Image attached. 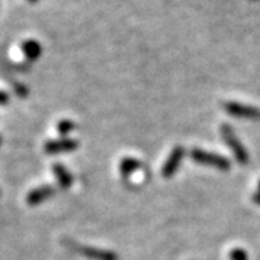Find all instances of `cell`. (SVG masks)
Wrapping results in <instances>:
<instances>
[{
    "instance_id": "cell-17",
    "label": "cell",
    "mask_w": 260,
    "mask_h": 260,
    "mask_svg": "<svg viewBox=\"0 0 260 260\" xmlns=\"http://www.w3.org/2000/svg\"><path fill=\"white\" fill-rule=\"evenodd\" d=\"M0 143H2V138H0Z\"/></svg>"
},
{
    "instance_id": "cell-9",
    "label": "cell",
    "mask_w": 260,
    "mask_h": 260,
    "mask_svg": "<svg viewBox=\"0 0 260 260\" xmlns=\"http://www.w3.org/2000/svg\"><path fill=\"white\" fill-rule=\"evenodd\" d=\"M22 51H23V54H25V56H26L28 59L34 61V59H37L38 56L41 55V52H42V47L38 44L37 41L29 39V41H25V42H23V45H22Z\"/></svg>"
},
{
    "instance_id": "cell-11",
    "label": "cell",
    "mask_w": 260,
    "mask_h": 260,
    "mask_svg": "<svg viewBox=\"0 0 260 260\" xmlns=\"http://www.w3.org/2000/svg\"><path fill=\"white\" fill-rule=\"evenodd\" d=\"M73 129H75L74 121L71 120H61L58 123V132L62 135V136H67L70 132Z\"/></svg>"
},
{
    "instance_id": "cell-16",
    "label": "cell",
    "mask_w": 260,
    "mask_h": 260,
    "mask_svg": "<svg viewBox=\"0 0 260 260\" xmlns=\"http://www.w3.org/2000/svg\"><path fill=\"white\" fill-rule=\"evenodd\" d=\"M259 192H260V182H259Z\"/></svg>"
},
{
    "instance_id": "cell-2",
    "label": "cell",
    "mask_w": 260,
    "mask_h": 260,
    "mask_svg": "<svg viewBox=\"0 0 260 260\" xmlns=\"http://www.w3.org/2000/svg\"><path fill=\"white\" fill-rule=\"evenodd\" d=\"M221 136H223L224 142L229 145V148L233 150L236 159H237L242 165L249 164V153L246 152V149H244V146L242 145V142L237 139L236 133L233 132V129L229 124H223V126H221Z\"/></svg>"
},
{
    "instance_id": "cell-14",
    "label": "cell",
    "mask_w": 260,
    "mask_h": 260,
    "mask_svg": "<svg viewBox=\"0 0 260 260\" xmlns=\"http://www.w3.org/2000/svg\"><path fill=\"white\" fill-rule=\"evenodd\" d=\"M253 200H254L257 204H260V192H257V194L254 195V197H253Z\"/></svg>"
},
{
    "instance_id": "cell-15",
    "label": "cell",
    "mask_w": 260,
    "mask_h": 260,
    "mask_svg": "<svg viewBox=\"0 0 260 260\" xmlns=\"http://www.w3.org/2000/svg\"><path fill=\"white\" fill-rule=\"evenodd\" d=\"M29 2H34V3H35V2H38V0H29Z\"/></svg>"
},
{
    "instance_id": "cell-5",
    "label": "cell",
    "mask_w": 260,
    "mask_h": 260,
    "mask_svg": "<svg viewBox=\"0 0 260 260\" xmlns=\"http://www.w3.org/2000/svg\"><path fill=\"white\" fill-rule=\"evenodd\" d=\"M184 155H185V149L182 148V146H175L174 150L171 152V155L168 156L167 162H165V165L162 168V175L165 178H171L175 172L178 171V168H179V164L182 162V159H184Z\"/></svg>"
},
{
    "instance_id": "cell-4",
    "label": "cell",
    "mask_w": 260,
    "mask_h": 260,
    "mask_svg": "<svg viewBox=\"0 0 260 260\" xmlns=\"http://www.w3.org/2000/svg\"><path fill=\"white\" fill-rule=\"evenodd\" d=\"M74 250L80 254L91 260H119V256L112 250H104V249H97L91 246H81V244H73Z\"/></svg>"
},
{
    "instance_id": "cell-8",
    "label": "cell",
    "mask_w": 260,
    "mask_h": 260,
    "mask_svg": "<svg viewBox=\"0 0 260 260\" xmlns=\"http://www.w3.org/2000/svg\"><path fill=\"white\" fill-rule=\"evenodd\" d=\"M52 171H54L56 179H58L59 186H62V188H70V186L73 185V175H71L70 171L65 167H62L61 164H55V165L52 167Z\"/></svg>"
},
{
    "instance_id": "cell-3",
    "label": "cell",
    "mask_w": 260,
    "mask_h": 260,
    "mask_svg": "<svg viewBox=\"0 0 260 260\" xmlns=\"http://www.w3.org/2000/svg\"><path fill=\"white\" fill-rule=\"evenodd\" d=\"M225 112L230 113L232 116L236 117H242V119H251V120H257L260 119V110L251 106H246L242 103L229 102L224 104Z\"/></svg>"
},
{
    "instance_id": "cell-1",
    "label": "cell",
    "mask_w": 260,
    "mask_h": 260,
    "mask_svg": "<svg viewBox=\"0 0 260 260\" xmlns=\"http://www.w3.org/2000/svg\"><path fill=\"white\" fill-rule=\"evenodd\" d=\"M191 158L194 159L195 162L201 164V165L217 168L220 171H229L230 169V160L229 159L220 156L217 153L203 150V149H192L191 150Z\"/></svg>"
},
{
    "instance_id": "cell-10",
    "label": "cell",
    "mask_w": 260,
    "mask_h": 260,
    "mask_svg": "<svg viewBox=\"0 0 260 260\" xmlns=\"http://www.w3.org/2000/svg\"><path fill=\"white\" fill-rule=\"evenodd\" d=\"M140 167H142V164H140L138 159L124 158L120 162V174L123 177H129L132 172H135Z\"/></svg>"
},
{
    "instance_id": "cell-13",
    "label": "cell",
    "mask_w": 260,
    "mask_h": 260,
    "mask_svg": "<svg viewBox=\"0 0 260 260\" xmlns=\"http://www.w3.org/2000/svg\"><path fill=\"white\" fill-rule=\"evenodd\" d=\"M8 102H9V97H8V94L3 93V91H0V104H6Z\"/></svg>"
},
{
    "instance_id": "cell-7",
    "label": "cell",
    "mask_w": 260,
    "mask_h": 260,
    "mask_svg": "<svg viewBox=\"0 0 260 260\" xmlns=\"http://www.w3.org/2000/svg\"><path fill=\"white\" fill-rule=\"evenodd\" d=\"M55 194V188L51 185H42L38 186V188H34L28 195H26V203L29 205H39L41 203L49 200L51 197H54Z\"/></svg>"
},
{
    "instance_id": "cell-6",
    "label": "cell",
    "mask_w": 260,
    "mask_h": 260,
    "mask_svg": "<svg viewBox=\"0 0 260 260\" xmlns=\"http://www.w3.org/2000/svg\"><path fill=\"white\" fill-rule=\"evenodd\" d=\"M78 148V142L74 139H58V140H49L45 143L44 150L49 155H55V153H62V152H71Z\"/></svg>"
},
{
    "instance_id": "cell-12",
    "label": "cell",
    "mask_w": 260,
    "mask_h": 260,
    "mask_svg": "<svg viewBox=\"0 0 260 260\" xmlns=\"http://www.w3.org/2000/svg\"><path fill=\"white\" fill-rule=\"evenodd\" d=\"M230 259L232 260H247V253L242 249H234L230 253Z\"/></svg>"
}]
</instances>
